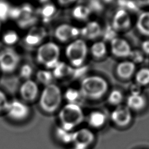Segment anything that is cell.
Listing matches in <instances>:
<instances>
[{"label":"cell","instance_id":"1","mask_svg":"<svg viewBox=\"0 0 149 149\" xmlns=\"http://www.w3.org/2000/svg\"><path fill=\"white\" fill-rule=\"evenodd\" d=\"M108 88V83L104 79L98 76H91L82 80L80 92L84 98L97 100L102 97Z\"/></svg>","mask_w":149,"mask_h":149},{"label":"cell","instance_id":"2","mask_svg":"<svg viewBox=\"0 0 149 149\" xmlns=\"http://www.w3.org/2000/svg\"><path fill=\"white\" fill-rule=\"evenodd\" d=\"M59 119L62 127L73 131L83 122L84 113L80 105L68 103L59 111Z\"/></svg>","mask_w":149,"mask_h":149},{"label":"cell","instance_id":"3","mask_svg":"<svg viewBox=\"0 0 149 149\" xmlns=\"http://www.w3.org/2000/svg\"><path fill=\"white\" fill-rule=\"evenodd\" d=\"M62 94L59 88L55 84L47 85L43 90L40 98V105L46 112L52 113L59 107Z\"/></svg>","mask_w":149,"mask_h":149},{"label":"cell","instance_id":"4","mask_svg":"<svg viewBox=\"0 0 149 149\" xmlns=\"http://www.w3.org/2000/svg\"><path fill=\"white\" fill-rule=\"evenodd\" d=\"M59 49L53 42H48L41 45L37 53V60L48 68H55L59 62L58 58Z\"/></svg>","mask_w":149,"mask_h":149},{"label":"cell","instance_id":"5","mask_svg":"<svg viewBox=\"0 0 149 149\" xmlns=\"http://www.w3.org/2000/svg\"><path fill=\"white\" fill-rule=\"evenodd\" d=\"M87 45L84 41L77 40L70 44L66 49L67 57L71 63L77 67H80L83 64L86 54Z\"/></svg>","mask_w":149,"mask_h":149},{"label":"cell","instance_id":"6","mask_svg":"<svg viewBox=\"0 0 149 149\" xmlns=\"http://www.w3.org/2000/svg\"><path fill=\"white\" fill-rule=\"evenodd\" d=\"M20 59V56L15 50L6 48L0 52V69L5 73H11L16 68Z\"/></svg>","mask_w":149,"mask_h":149},{"label":"cell","instance_id":"7","mask_svg":"<svg viewBox=\"0 0 149 149\" xmlns=\"http://www.w3.org/2000/svg\"><path fill=\"white\" fill-rule=\"evenodd\" d=\"M5 111L10 118L16 120L24 119L30 113L29 107L24 102L17 100L9 102Z\"/></svg>","mask_w":149,"mask_h":149},{"label":"cell","instance_id":"8","mask_svg":"<svg viewBox=\"0 0 149 149\" xmlns=\"http://www.w3.org/2000/svg\"><path fill=\"white\" fill-rule=\"evenodd\" d=\"M132 26V19L127 10L119 8L114 14L112 27L116 31H125Z\"/></svg>","mask_w":149,"mask_h":149},{"label":"cell","instance_id":"9","mask_svg":"<svg viewBox=\"0 0 149 149\" xmlns=\"http://www.w3.org/2000/svg\"><path fill=\"white\" fill-rule=\"evenodd\" d=\"M111 49L115 56L120 58L129 57L133 49L126 40L120 37H116L111 41Z\"/></svg>","mask_w":149,"mask_h":149},{"label":"cell","instance_id":"10","mask_svg":"<svg viewBox=\"0 0 149 149\" xmlns=\"http://www.w3.org/2000/svg\"><path fill=\"white\" fill-rule=\"evenodd\" d=\"M94 139V134L91 130L87 128H81L73 132L72 143L75 146L88 148Z\"/></svg>","mask_w":149,"mask_h":149},{"label":"cell","instance_id":"11","mask_svg":"<svg viewBox=\"0 0 149 149\" xmlns=\"http://www.w3.org/2000/svg\"><path fill=\"white\" fill-rule=\"evenodd\" d=\"M111 117L116 125L125 126L130 123L132 119V114L127 107L120 105L112 112Z\"/></svg>","mask_w":149,"mask_h":149},{"label":"cell","instance_id":"12","mask_svg":"<svg viewBox=\"0 0 149 149\" xmlns=\"http://www.w3.org/2000/svg\"><path fill=\"white\" fill-rule=\"evenodd\" d=\"M136 65L130 60H125L119 62L116 66L117 76L122 80H129L134 76Z\"/></svg>","mask_w":149,"mask_h":149},{"label":"cell","instance_id":"13","mask_svg":"<svg viewBox=\"0 0 149 149\" xmlns=\"http://www.w3.org/2000/svg\"><path fill=\"white\" fill-rule=\"evenodd\" d=\"M80 33L78 29L66 24L59 26L55 31L56 38L62 42H66L73 37H76Z\"/></svg>","mask_w":149,"mask_h":149},{"label":"cell","instance_id":"14","mask_svg":"<svg viewBox=\"0 0 149 149\" xmlns=\"http://www.w3.org/2000/svg\"><path fill=\"white\" fill-rule=\"evenodd\" d=\"M20 93L24 100L26 101H33L38 95V86L33 81L28 80L21 86Z\"/></svg>","mask_w":149,"mask_h":149},{"label":"cell","instance_id":"15","mask_svg":"<svg viewBox=\"0 0 149 149\" xmlns=\"http://www.w3.org/2000/svg\"><path fill=\"white\" fill-rule=\"evenodd\" d=\"M136 27L139 33L149 37V10L139 13L136 21Z\"/></svg>","mask_w":149,"mask_h":149},{"label":"cell","instance_id":"16","mask_svg":"<svg viewBox=\"0 0 149 149\" xmlns=\"http://www.w3.org/2000/svg\"><path fill=\"white\" fill-rule=\"evenodd\" d=\"M127 107L129 109L140 110L142 109L146 104V100L144 96L139 91L132 92L127 98Z\"/></svg>","mask_w":149,"mask_h":149},{"label":"cell","instance_id":"17","mask_svg":"<svg viewBox=\"0 0 149 149\" xmlns=\"http://www.w3.org/2000/svg\"><path fill=\"white\" fill-rule=\"evenodd\" d=\"M102 33L100 26L95 22L88 23L80 31L81 35L88 39H95L101 35Z\"/></svg>","mask_w":149,"mask_h":149},{"label":"cell","instance_id":"18","mask_svg":"<svg viewBox=\"0 0 149 149\" xmlns=\"http://www.w3.org/2000/svg\"><path fill=\"white\" fill-rule=\"evenodd\" d=\"M88 123L94 128L102 127L106 122L105 115L101 111H93L88 116Z\"/></svg>","mask_w":149,"mask_h":149},{"label":"cell","instance_id":"19","mask_svg":"<svg viewBox=\"0 0 149 149\" xmlns=\"http://www.w3.org/2000/svg\"><path fill=\"white\" fill-rule=\"evenodd\" d=\"M136 84L139 86H146L149 84V68L143 67L136 70L134 76Z\"/></svg>","mask_w":149,"mask_h":149},{"label":"cell","instance_id":"20","mask_svg":"<svg viewBox=\"0 0 149 149\" xmlns=\"http://www.w3.org/2000/svg\"><path fill=\"white\" fill-rule=\"evenodd\" d=\"M65 98L68 103L81 105L84 97L81 93L80 91H79L74 88H69L65 93Z\"/></svg>","mask_w":149,"mask_h":149},{"label":"cell","instance_id":"21","mask_svg":"<svg viewBox=\"0 0 149 149\" xmlns=\"http://www.w3.org/2000/svg\"><path fill=\"white\" fill-rule=\"evenodd\" d=\"M55 134L58 140L63 143L69 144L73 141V132L72 130H68L61 126L56 128Z\"/></svg>","mask_w":149,"mask_h":149},{"label":"cell","instance_id":"22","mask_svg":"<svg viewBox=\"0 0 149 149\" xmlns=\"http://www.w3.org/2000/svg\"><path fill=\"white\" fill-rule=\"evenodd\" d=\"M73 69L63 62H59L54 68V76L56 77H62L68 75H72Z\"/></svg>","mask_w":149,"mask_h":149},{"label":"cell","instance_id":"23","mask_svg":"<svg viewBox=\"0 0 149 149\" xmlns=\"http://www.w3.org/2000/svg\"><path fill=\"white\" fill-rule=\"evenodd\" d=\"M91 51L93 56L100 59L104 57L107 53V48L103 42H98L93 45Z\"/></svg>","mask_w":149,"mask_h":149},{"label":"cell","instance_id":"24","mask_svg":"<svg viewBox=\"0 0 149 149\" xmlns=\"http://www.w3.org/2000/svg\"><path fill=\"white\" fill-rule=\"evenodd\" d=\"M91 13V10L87 6L79 5L73 10V15L77 19H86Z\"/></svg>","mask_w":149,"mask_h":149},{"label":"cell","instance_id":"25","mask_svg":"<svg viewBox=\"0 0 149 149\" xmlns=\"http://www.w3.org/2000/svg\"><path fill=\"white\" fill-rule=\"evenodd\" d=\"M56 8L52 4L45 5L40 10V13L43 17L44 22H48L50 18L55 14Z\"/></svg>","mask_w":149,"mask_h":149},{"label":"cell","instance_id":"26","mask_svg":"<svg viewBox=\"0 0 149 149\" xmlns=\"http://www.w3.org/2000/svg\"><path fill=\"white\" fill-rule=\"evenodd\" d=\"M123 97V94L119 90L114 89L109 93L108 101L109 104L116 105H119L122 102Z\"/></svg>","mask_w":149,"mask_h":149},{"label":"cell","instance_id":"27","mask_svg":"<svg viewBox=\"0 0 149 149\" xmlns=\"http://www.w3.org/2000/svg\"><path fill=\"white\" fill-rule=\"evenodd\" d=\"M37 78L40 83L47 86L52 80V74L49 71L40 70L37 73Z\"/></svg>","mask_w":149,"mask_h":149},{"label":"cell","instance_id":"28","mask_svg":"<svg viewBox=\"0 0 149 149\" xmlns=\"http://www.w3.org/2000/svg\"><path fill=\"white\" fill-rule=\"evenodd\" d=\"M129 58L130 60L136 65L141 63L144 61L145 55L141 49H132Z\"/></svg>","mask_w":149,"mask_h":149},{"label":"cell","instance_id":"29","mask_svg":"<svg viewBox=\"0 0 149 149\" xmlns=\"http://www.w3.org/2000/svg\"><path fill=\"white\" fill-rule=\"evenodd\" d=\"M10 6L5 0H0V21H5L9 17Z\"/></svg>","mask_w":149,"mask_h":149},{"label":"cell","instance_id":"30","mask_svg":"<svg viewBox=\"0 0 149 149\" xmlns=\"http://www.w3.org/2000/svg\"><path fill=\"white\" fill-rule=\"evenodd\" d=\"M90 10L94 12L100 13L104 9L102 0H88V6Z\"/></svg>","mask_w":149,"mask_h":149},{"label":"cell","instance_id":"31","mask_svg":"<svg viewBox=\"0 0 149 149\" xmlns=\"http://www.w3.org/2000/svg\"><path fill=\"white\" fill-rule=\"evenodd\" d=\"M104 40L105 41H112L116 37V31L111 25H107L105 29L102 31Z\"/></svg>","mask_w":149,"mask_h":149},{"label":"cell","instance_id":"32","mask_svg":"<svg viewBox=\"0 0 149 149\" xmlns=\"http://www.w3.org/2000/svg\"><path fill=\"white\" fill-rule=\"evenodd\" d=\"M17 40L18 36L16 33L13 31H8L3 36V41L8 45H12L15 44Z\"/></svg>","mask_w":149,"mask_h":149},{"label":"cell","instance_id":"33","mask_svg":"<svg viewBox=\"0 0 149 149\" xmlns=\"http://www.w3.org/2000/svg\"><path fill=\"white\" fill-rule=\"evenodd\" d=\"M42 40V38H41V37L29 33L26 36L24 39V42L28 45L32 47V46H34L38 44Z\"/></svg>","mask_w":149,"mask_h":149},{"label":"cell","instance_id":"34","mask_svg":"<svg viewBox=\"0 0 149 149\" xmlns=\"http://www.w3.org/2000/svg\"><path fill=\"white\" fill-rule=\"evenodd\" d=\"M37 20V18L35 16H33L28 19L17 20V24L20 27L26 28L34 24Z\"/></svg>","mask_w":149,"mask_h":149},{"label":"cell","instance_id":"35","mask_svg":"<svg viewBox=\"0 0 149 149\" xmlns=\"http://www.w3.org/2000/svg\"><path fill=\"white\" fill-rule=\"evenodd\" d=\"M33 73V68L32 67L28 64L23 65L20 71V76L24 79H29Z\"/></svg>","mask_w":149,"mask_h":149},{"label":"cell","instance_id":"36","mask_svg":"<svg viewBox=\"0 0 149 149\" xmlns=\"http://www.w3.org/2000/svg\"><path fill=\"white\" fill-rule=\"evenodd\" d=\"M88 69V66H83L78 67L76 69H73L72 76L73 79H79L82 77L87 72Z\"/></svg>","mask_w":149,"mask_h":149},{"label":"cell","instance_id":"37","mask_svg":"<svg viewBox=\"0 0 149 149\" xmlns=\"http://www.w3.org/2000/svg\"><path fill=\"white\" fill-rule=\"evenodd\" d=\"M8 102L6 95L0 90V112L6 110Z\"/></svg>","mask_w":149,"mask_h":149},{"label":"cell","instance_id":"38","mask_svg":"<svg viewBox=\"0 0 149 149\" xmlns=\"http://www.w3.org/2000/svg\"><path fill=\"white\" fill-rule=\"evenodd\" d=\"M21 15L20 8L10 7L9 12V17L13 19H19Z\"/></svg>","mask_w":149,"mask_h":149},{"label":"cell","instance_id":"39","mask_svg":"<svg viewBox=\"0 0 149 149\" xmlns=\"http://www.w3.org/2000/svg\"><path fill=\"white\" fill-rule=\"evenodd\" d=\"M140 49L145 55H149V38L146 39L141 42Z\"/></svg>","mask_w":149,"mask_h":149},{"label":"cell","instance_id":"40","mask_svg":"<svg viewBox=\"0 0 149 149\" xmlns=\"http://www.w3.org/2000/svg\"><path fill=\"white\" fill-rule=\"evenodd\" d=\"M139 7H149V0H134Z\"/></svg>","mask_w":149,"mask_h":149},{"label":"cell","instance_id":"41","mask_svg":"<svg viewBox=\"0 0 149 149\" xmlns=\"http://www.w3.org/2000/svg\"><path fill=\"white\" fill-rule=\"evenodd\" d=\"M59 3L62 5H68L76 0H58Z\"/></svg>","mask_w":149,"mask_h":149},{"label":"cell","instance_id":"42","mask_svg":"<svg viewBox=\"0 0 149 149\" xmlns=\"http://www.w3.org/2000/svg\"><path fill=\"white\" fill-rule=\"evenodd\" d=\"M72 149H88V148H83V147H78V146H74V147H73Z\"/></svg>","mask_w":149,"mask_h":149},{"label":"cell","instance_id":"43","mask_svg":"<svg viewBox=\"0 0 149 149\" xmlns=\"http://www.w3.org/2000/svg\"><path fill=\"white\" fill-rule=\"evenodd\" d=\"M0 28H1V23H0Z\"/></svg>","mask_w":149,"mask_h":149}]
</instances>
